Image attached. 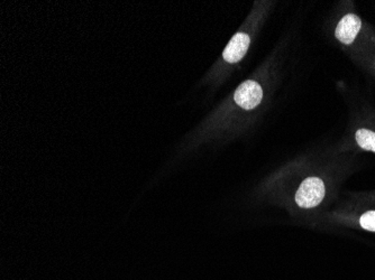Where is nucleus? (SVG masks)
<instances>
[{
  "mask_svg": "<svg viewBox=\"0 0 375 280\" xmlns=\"http://www.w3.org/2000/svg\"><path fill=\"white\" fill-rule=\"evenodd\" d=\"M325 184L318 177H308L301 183L295 194V203L302 209H313L319 205L325 197Z\"/></svg>",
  "mask_w": 375,
  "mask_h": 280,
  "instance_id": "1",
  "label": "nucleus"
},
{
  "mask_svg": "<svg viewBox=\"0 0 375 280\" xmlns=\"http://www.w3.org/2000/svg\"><path fill=\"white\" fill-rule=\"evenodd\" d=\"M263 99L262 86L255 81H245L237 88L234 94V100L241 108L253 110L260 105Z\"/></svg>",
  "mask_w": 375,
  "mask_h": 280,
  "instance_id": "2",
  "label": "nucleus"
},
{
  "mask_svg": "<svg viewBox=\"0 0 375 280\" xmlns=\"http://www.w3.org/2000/svg\"><path fill=\"white\" fill-rule=\"evenodd\" d=\"M361 27L362 22L359 16L354 14L345 15L341 19V22L338 23L335 31L336 38L345 45H350L360 33Z\"/></svg>",
  "mask_w": 375,
  "mask_h": 280,
  "instance_id": "3",
  "label": "nucleus"
},
{
  "mask_svg": "<svg viewBox=\"0 0 375 280\" xmlns=\"http://www.w3.org/2000/svg\"><path fill=\"white\" fill-rule=\"evenodd\" d=\"M251 40L245 33H237L230 40L226 49L223 51V58L228 63H237L245 56Z\"/></svg>",
  "mask_w": 375,
  "mask_h": 280,
  "instance_id": "4",
  "label": "nucleus"
},
{
  "mask_svg": "<svg viewBox=\"0 0 375 280\" xmlns=\"http://www.w3.org/2000/svg\"><path fill=\"white\" fill-rule=\"evenodd\" d=\"M357 144L364 151L375 153V133L367 129H359L355 135Z\"/></svg>",
  "mask_w": 375,
  "mask_h": 280,
  "instance_id": "5",
  "label": "nucleus"
},
{
  "mask_svg": "<svg viewBox=\"0 0 375 280\" xmlns=\"http://www.w3.org/2000/svg\"><path fill=\"white\" fill-rule=\"evenodd\" d=\"M360 225L367 231L375 232V211H369L361 216Z\"/></svg>",
  "mask_w": 375,
  "mask_h": 280,
  "instance_id": "6",
  "label": "nucleus"
}]
</instances>
